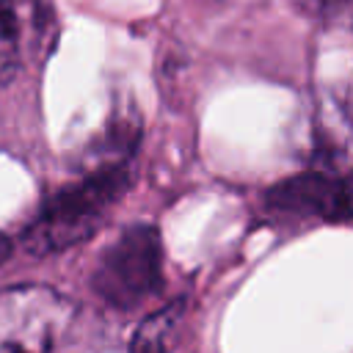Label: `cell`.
<instances>
[{
	"label": "cell",
	"instance_id": "obj_1",
	"mask_svg": "<svg viewBox=\"0 0 353 353\" xmlns=\"http://www.w3.org/2000/svg\"><path fill=\"white\" fill-rule=\"evenodd\" d=\"M130 163L94 168L77 185H69L52 193L39 215L22 234V248L33 256L58 254L91 237L105 221L108 210L124 196L130 185Z\"/></svg>",
	"mask_w": 353,
	"mask_h": 353
},
{
	"label": "cell",
	"instance_id": "obj_2",
	"mask_svg": "<svg viewBox=\"0 0 353 353\" xmlns=\"http://www.w3.org/2000/svg\"><path fill=\"white\" fill-rule=\"evenodd\" d=\"M163 245L160 232L152 223L124 229L99 256L91 287L94 292L119 309H132L163 287Z\"/></svg>",
	"mask_w": 353,
	"mask_h": 353
},
{
	"label": "cell",
	"instance_id": "obj_3",
	"mask_svg": "<svg viewBox=\"0 0 353 353\" xmlns=\"http://www.w3.org/2000/svg\"><path fill=\"white\" fill-rule=\"evenodd\" d=\"M265 210L298 221L353 223V174L328 168L298 171L268 188Z\"/></svg>",
	"mask_w": 353,
	"mask_h": 353
},
{
	"label": "cell",
	"instance_id": "obj_4",
	"mask_svg": "<svg viewBox=\"0 0 353 353\" xmlns=\"http://www.w3.org/2000/svg\"><path fill=\"white\" fill-rule=\"evenodd\" d=\"M66 306L41 284L0 290V353H50Z\"/></svg>",
	"mask_w": 353,
	"mask_h": 353
},
{
	"label": "cell",
	"instance_id": "obj_5",
	"mask_svg": "<svg viewBox=\"0 0 353 353\" xmlns=\"http://www.w3.org/2000/svg\"><path fill=\"white\" fill-rule=\"evenodd\" d=\"M30 33V8L28 0H0V85L11 83L28 50Z\"/></svg>",
	"mask_w": 353,
	"mask_h": 353
},
{
	"label": "cell",
	"instance_id": "obj_6",
	"mask_svg": "<svg viewBox=\"0 0 353 353\" xmlns=\"http://www.w3.org/2000/svg\"><path fill=\"white\" fill-rule=\"evenodd\" d=\"M320 168L353 174V108L345 102L336 108V121H325L317 130Z\"/></svg>",
	"mask_w": 353,
	"mask_h": 353
},
{
	"label": "cell",
	"instance_id": "obj_7",
	"mask_svg": "<svg viewBox=\"0 0 353 353\" xmlns=\"http://www.w3.org/2000/svg\"><path fill=\"white\" fill-rule=\"evenodd\" d=\"M182 312H185V301H176V303H168L165 309H160L157 314L146 317L132 336L130 353H165L174 339Z\"/></svg>",
	"mask_w": 353,
	"mask_h": 353
},
{
	"label": "cell",
	"instance_id": "obj_8",
	"mask_svg": "<svg viewBox=\"0 0 353 353\" xmlns=\"http://www.w3.org/2000/svg\"><path fill=\"white\" fill-rule=\"evenodd\" d=\"M298 8H303L306 14H317V17H328V14H336L342 11L350 0H292Z\"/></svg>",
	"mask_w": 353,
	"mask_h": 353
},
{
	"label": "cell",
	"instance_id": "obj_9",
	"mask_svg": "<svg viewBox=\"0 0 353 353\" xmlns=\"http://www.w3.org/2000/svg\"><path fill=\"white\" fill-rule=\"evenodd\" d=\"M8 256H11V240H8L6 234H0V265H3Z\"/></svg>",
	"mask_w": 353,
	"mask_h": 353
}]
</instances>
